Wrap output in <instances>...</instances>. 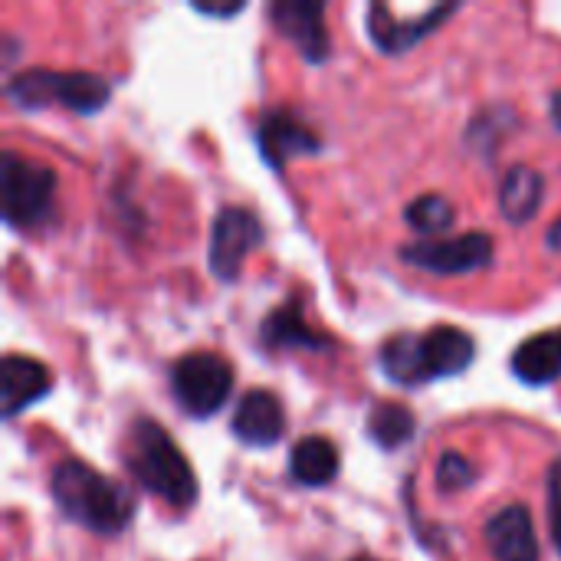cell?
I'll return each instance as SVG.
<instances>
[{
	"instance_id": "5",
	"label": "cell",
	"mask_w": 561,
	"mask_h": 561,
	"mask_svg": "<svg viewBox=\"0 0 561 561\" xmlns=\"http://www.w3.org/2000/svg\"><path fill=\"white\" fill-rule=\"evenodd\" d=\"M0 191H3V220L10 227H36L53 210L56 174L46 164L7 151L0 158Z\"/></svg>"
},
{
	"instance_id": "9",
	"label": "cell",
	"mask_w": 561,
	"mask_h": 561,
	"mask_svg": "<svg viewBox=\"0 0 561 561\" xmlns=\"http://www.w3.org/2000/svg\"><path fill=\"white\" fill-rule=\"evenodd\" d=\"M270 20L309 62L329 59V30H325V3L319 0H276L270 7Z\"/></svg>"
},
{
	"instance_id": "22",
	"label": "cell",
	"mask_w": 561,
	"mask_h": 561,
	"mask_svg": "<svg viewBox=\"0 0 561 561\" xmlns=\"http://www.w3.org/2000/svg\"><path fill=\"white\" fill-rule=\"evenodd\" d=\"M549 519H552V539L561 552V457L549 467Z\"/></svg>"
},
{
	"instance_id": "24",
	"label": "cell",
	"mask_w": 561,
	"mask_h": 561,
	"mask_svg": "<svg viewBox=\"0 0 561 561\" xmlns=\"http://www.w3.org/2000/svg\"><path fill=\"white\" fill-rule=\"evenodd\" d=\"M546 243H549V250H561V217L549 227V233H546Z\"/></svg>"
},
{
	"instance_id": "20",
	"label": "cell",
	"mask_w": 561,
	"mask_h": 561,
	"mask_svg": "<svg viewBox=\"0 0 561 561\" xmlns=\"http://www.w3.org/2000/svg\"><path fill=\"white\" fill-rule=\"evenodd\" d=\"M404 220H408L417 233L434 237V233H444V230L454 224V207H450V201L440 197V194H421V197H414V201L408 204Z\"/></svg>"
},
{
	"instance_id": "15",
	"label": "cell",
	"mask_w": 561,
	"mask_h": 561,
	"mask_svg": "<svg viewBox=\"0 0 561 561\" xmlns=\"http://www.w3.org/2000/svg\"><path fill=\"white\" fill-rule=\"evenodd\" d=\"M513 375L533 388H546L561 378V329L539 332L513 352Z\"/></svg>"
},
{
	"instance_id": "4",
	"label": "cell",
	"mask_w": 561,
	"mask_h": 561,
	"mask_svg": "<svg viewBox=\"0 0 561 561\" xmlns=\"http://www.w3.org/2000/svg\"><path fill=\"white\" fill-rule=\"evenodd\" d=\"M7 95L20 108L66 105L82 115H95L112 99V85L95 72H62V69H26L7 82Z\"/></svg>"
},
{
	"instance_id": "23",
	"label": "cell",
	"mask_w": 561,
	"mask_h": 561,
	"mask_svg": "<svg viewBox=\"0 0 561 561\" xmlns=\"http://www.w3.org/2000/svg\"><path fill=\"white\" fill-rule=\"evenodd\" d=\"M197 13L204 16H237L243 10V3H230V7H217V3H194Z\"/></svg>"
},
{
	"instance_id": "1",
	"label": "cell",
	"mask_w": 561,
	"mask_h": 561,
	"mask_svg": "<svg viewBox=\"0 0 561 561\" xmlns=\"http://www.w3.org/2000/svg\"><path fill=\"white\" fill-rule=\"evenodd\" d=\"M49 493L62 510V516L102 536H118L135 516L131 493L118 480L95 473L82 460L56 463L49 477Z\"/></svg>"
},
{
	"instance_id": "19",
	"label": "cell",
	"mask_w": 561,
	"mask_h": 561,
	"mask_svg": "<svg viewBox=\"0 0 561 561\" xmlns=\"http://www.w3.org/2000/svg\"><path fill=\"white\" fill-rule=\"evenodd\" d=\"M368 434L381 450H398L417 434V417L401 401H381L368 414Z\"/></svg>"
},
{
	"instance_id": "7",
	"label": "cell",
	"mask_w": 561,
	"mask_h": 561,
	"mask_svg": "<svg viewBox=\"0 0 561 561\" xmlns=\"http://www.w3.org/2000/svg\"><path fill=\"white\" fill-rule=\"evenodd\" d=\"M263 243V224L247 207H224L210 224L207 263L210 273L224 283H233L243 270V260Z\"/></svg>"
},
{
	"instance_id": "21",
	"label": "cell",
	"mask_w": 561,
	"mask_h": 561,
	"mask_svg": "<svg viewBox=\"0 0 561 561\" xmlns=\"http://www.w3.org/2000/svg\"><path fill=\"white\" fill-rule=\"evenodd\" d=\"M473 483V467L463 454H454L447 450L440 460H437V490L440 493H460Z\"/></svg>"
},
{
	"instance_id": "26",
	"label": "cell",
	"mask_w": 561,
	"mask_h": 561,
	"mask_svg": "<svg viewBox=\"0 0 561 561\" xmlns=\"http://www.w3.org/2000/svg\"><path fill=\"white\" fill-rule=\"evenodd\" d=\"M355 561H371V559H355Z\"/></svg>"
},
{
	"instance_id": "10",
	"label": "cell",
	"mask_w": 561,
	"mask_h": 561,
	"mask_svg": "<svg viewBox=\"0 0 561 561\" xmlns=\"http://www.w3.org/2000/svg\"><path fill=\"white\" fill-rule=\"evenodd\" d=\"M53 388V375L30 355H3L0 362V414L10 421Z\"/></svg>"
},
{
	"instance_id": "2",
	"label": "cell",
	"mask_w": 561,
	"mask_h": 561,
	"mask_svg": "<svg viewBox=\"0 0 561 561\" xmlns=\"http://www.w3.org/2000/svg\"><path fill=\"white\" fill-rule=\"evenodd\" d=\"M477 358V342L457 325H437L424 335L401 332L385 342L381 368L398 385H424L434 378H450L470 368Z\"/></svg>"
},
{
	"instance_id": "17",
	"label": "cell",
	"mask_w": 561,
	"mask_h": 561,
	"mask_svg": "<svg viewBox=\"0 0 561 561\" xmlns=\"http://www.w3.org/2000/svg\"><path fill=\"white\" fill-rule=\"evenodd\" d=\"M260 339L270 348H325L329 345L316 329L306 325L299 299H289L279 309H273L260 329Z\"/></svg>"
},
{
	"instance_id": "18",
	"label": "cell",
	"mask_w": 561,
	"mask_h": 561,
	"mask_svg": "<svg viewBox=\"0 0 561 561\" xmlns=\"http://www.w3.org/2000/svg\"><path fill=\"white\" fill-rule=\"evenodd\" d=\"M289 473L302 486H325L339 477V450L329 437H302L293 447Z\"/></svg>"
},
{
	"instance_id": "12",
	"label": "cell",
	"mask_w": 561,
	"mask_h": 561,
	"mask_svg": "<svg viewBox=\"0 0 561 561\" xmlns=\"http://www.w3.org/2000/svg\"><path fill=\"white\" fill-rule=\"evenodd\" d=\"M256 141H260V151L270 168H283L286 161H293L299 154H316L322 148L316 131L293 112H270L260 122Z\"/></svg>"
},
{
	"instance_id": "25",
	"label": "cell",
	"mask_w": 561,
	"mask_h": 561,
	"mask_svg": "<svg viewBox=\"0 0 561 561\" xmlns=\"http://www.w3.org/2000/svg\"><path fill=\"white\" fill-rule=\"evenodd\" d=\"M552 122H556V128L561 131V89L552 95Z\"/></svg>"
},
{
	"instance_id": "14",
	"label": "cell",
	"mask_w": 561,
	"mask_h": 561,
	"mask_svg": "<svg viewBox=\"0 0 561 561\" xmlns=\"http://www.w3.org/2000/svg\"><path fill=\"white\" fill-rule=\"evenodd\" d=\"M286 431V411L273 391H247L233 414V434L250 447H273Z\"/></svg>"
},
{
	"instance_id": "16",
	"label": "cell",
	"mask_w": 561,
	"mask_h": 561,
	"mask_svg": "<svg viewBox=\"0 0 561 561\" xmlns=\"http://www.w3.org/2000/svg\"><path fill=\"white\" fill-rule=\"evenodd\" d=\"M542 174L529 164H516L500 181V210L510 224H526L542 204Z\"/></svg>"
},
{
	"instance_id": "11",
	"label": "cell",
	"mask_w": 561,
	"mask_h": 561,
	"mask_svg": "<svg viewBox=\"0 0 561 561\" xmlns=\"http://www.w3.org/2000/svg\"><path fill=\"white\" fill-rule=\"evenodd\" d=\"M457 13V3H440V7H431L424 16H411V20H401L394 10H388L385 3H375L368 10V33L371 39L385 49V53H404L411 49L421 36H427L440 20L454 16Z\"/></svg>"
},
{
	"instance_id": "13",
	"label": "cell",
	"mask_w": 561,
	"mask_h": 561,
	"mask_svg": "<svg viewBox=\"0 0 561 561\" xmlns=\"http://www.w3.org/2000/svg\"><path fill=\"white\" fill-rule=\"evenodd\" d=\"M483 536L496 561H539V539L526 506H506L490 516Z\"/></svg>"
},
{
	"instance_id": "6",
	"label": "cell",
	"mask_w": 561,
	"mask_h": 561,
	"mask_svg": "<svg viewBox=\"0 0 561 561\" xmlns=\"http://www.w3.org/2000/svg\"><path fill=\"white\" fill-rule=\"evenodd\" d=\"M171 388L187 414L210 417L227 404L233 391V368L217 352H191L174 362Z\"/></svg>"
},
{
	"instance_id": "8",
	"label": "cell",
	"mask_w": 561,
	"mask_h": 561,
	"mask_svg": "<svg viewBox=\"0 0 561 561\" xmlns=\"http://www.w3.org/2000/svg\"><path fill=\"white\" fill-rule=\"evenodd\" d=\"M401 260L411 266H421L427 273L440 276H460L490 266L493 260V240L486 233H460L447 240H417L401 250Z\"/></svg>"
},
{
	"instance_id": "3",
	"label": "cell",
	"mask_w": 561,
	"mask_h": 561,
	"mask_svg": "<svg viewBox=\"0 0 561 561\" xmlns=\"http://www.w3.org/2000/svg\"><path fill=\"white\" fill-rule=\"evenodd\" d=\"M128 467L138 477V483L154 493L158 500H164L174 510H187L197 500V477L187 463V457L178 450V444L171 440V434L141 417L135 421L131 434H128Z\"/></svg>"
}]
</instances>
